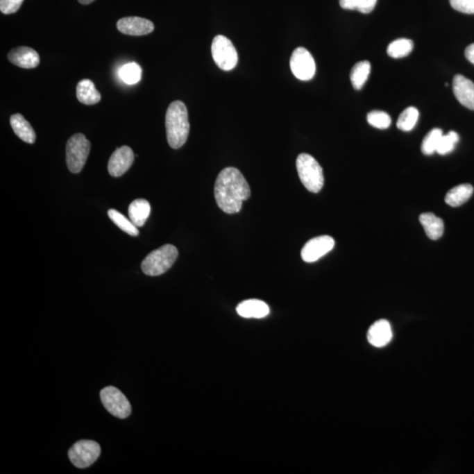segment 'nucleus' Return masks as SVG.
Masks as SVG:
<instances>
[{
	"instance_id": "nucleus-1",
	"label": "nucleus",
	"mask_w": 474,
	"mask_h": 474,
	"mask_svg": "<svg viewBox=\"0 0 474 474\" xmlns=\"http://www.w3.org/2000/svg\"><path fill=\"white\" fill-rule=\"evenodd\" d=\"M250 185L237 168L223 169L218 175L214 185V198L218 207L228 214H237L244 201L251 197Z\"/></svg>"
},
{
	"instance_id": "nucleus-2",
	"label": "nucleus",
	"mask_w": 474,
	"mask_h": 474,
	"mask_svg": "<svg viewBox=\"0 0 474 474\" xmlns=\"http://www.w3.org/2000/svg\"><path fill=\"white\" fill-rule=\"evenodd\" d=\"M167 140L172 149H180L187 141L190 124L188 121V111L183 102H172L165 116Z\"/></svg>"
},
{
	"instance_id": "nucleus-3",
	"label": "nucleus",
	"mask_w": 474,
	"mask_h": 474,
	"mask_svg": "<svg viewBox=\"0 0 474 474\" xmlns=\"http://www.w3.org/2000/svg\"><path fill=\"white\" fill-rule=\"evenodd\" d=\"M178 256L177 248L171 244H165L144 258L142 262V270L148 276H159L170 269Z\"/></svg>"
},
{
	"instance_id": "nucleus-4",
	"label": "nucleus",
	"mask_w": 474,
	"mask_h": 474,
	"mask_svg": "<svg viewBox=\"0 0 474 474\" xmlns=\"http://www.w3.org/2000/svg\"><path fill=\"white\" fill-rule=\"evenodd\" d=\"M296 168L301 183L308 191L318 194L323 189V168L312 155L306 153L298 155Z\"/></svg>"
},
{
	"instance_id": "nucleus-5",
	"label": "nucleus",
	"mask_w": 474,
	"mask_h": 474,
	"mask_svg": "<svg viewBox=\"0 0 474 474\" xmlns=\"http://www.w3.org/2000/svg\"><path fill=\"white\" fill-rule=\"evenodd\" d=\"M91 144L85 135L76 134L66 144V162L69 171L78 173L84 168L90 153Z\"/></svg>"
},
{
	"instance_id": "nucleus-6",
	"label": "nucleus",
	"mask_w": 474,
	"mask_h": 474,
	"mask_svg": "<svg viewBox=\"0 0 474 474\" xmlns=\"http://www.w3.org/2000/svg\"><path fill=\"white\" fill-rule=\"evenodd\" d=\"M211 51L215 64L223 71H231L237 66L238 62L237 49L226 36H215L212 42Z\"/></svg>"
},
{
	"instance_id": "nucleus-7",
	"label": "nucleus",
	"mask_w": 474,
	"mask_h": 474,
	"mask_svg": "<svg viewBox=\"0 0 474 474\" xmlns=\"http://www.w3.org/2000/svg\"><path fill=\"white\" fill-rule=\"evenodd\" d=\"M101 453V446L95 441L81 440L69 449V457L73 465L84 469L95 463Z\"/></svg>"
},
{
	"instance_id": "nucleus-8",
	"label": "nucleus",
	"mask_w": 474,
	"mask_h": 474,
	"mask_svg": "<svg viewBox=\"0 0 474 474\" xmlns=\"http://www.w3.org/2000/svg\"><path fill=\"white\" fill-rule=\"evenodd\" d=\"M101 399L105 409L117 418H128L131 414V405L127 397L115 387L101 390Z\"/></svg>"
},
{
	"instance_id": "nucleus-9",
	"label": "nucleus",
	"mask_w": 474,
	"mask_h": 474,
	"mask_svg": "<svg viewBox=\"0 0 474 474\" xmlns=\"http://www.w3.org/2000/svg\"><path fill=\"white\" fill-rule=\"evenodd\" d=\"M291 71L295 78L303 81L312 79L316 74V62L310 51L304 48H297L290 59Z\"/></svg>"
},
{
	"instance_id": "nucleus-10",
	"label": "nucleus",
	"mask_w": 474,
	"mask_h": 474,
	"mask_svg": "<svg viewBox=\"0 0 474 474\" xmlns=\"http://www.w3.org/2000/svg\"><path fill=\"white\" fill-rule=\"evenodd\" d=\"M335 247V240L330 235H321L313 238L304 245L301 258L307 263H314L330 253Z\"/></svg>"
},
{
	"instance_id": "nucleus-11",
	"label": "nucleus",
	"mask_w": 474,
	"mask_h": 474,
	"mask_svg": "<svg viewBox=\"0 0 474 474\" xmlns=\"http://www.w3.org/2000/svg\"><path fill=\"white\" fill-rule=\"evenodd\" d=\"M135 160L134 152L128 146L118 148L111 155L108 162L109 174L112 177H121L132 167Z\"/></svg>"
},
{
	"instance_id": "nucleus-12",
	"label": "nucleus",
	"mask_w": 474,
	"mask_h": 474,
	"mask_svg": "<svg viewBox=\"0 0 474 474\" xmlns=\"http://www.w3.org/2000/svg\"><path fill=\"white\" fill-rule=\"evenodd\" d=\"M118 31L122 34L132 36H142L154 31V24L147 19L141 17H125L119 19Z\"/></svg>"
},
{
	"instance_id": "nucleus-13",
	"label": "nucleus",
	"mask_w": 474,
	"mask_h": 474,
	"mask_svg": "<svg viewBox=\"0 0 474 474\" xmlns=\"http://www.w3.org/2000/svg\"><path fill=\"white\" fill-rule=\"evenodd\" d=\"M453 92L464 107L474 110V84L470 79L457 74L453 78Z\"/></svg>"
},
{
	"instance_id": "nucleus-14",
	"label": "nucleus",
	"mask_w": 474,
	"mask_h": 474,
	"mask_svg": "<svg viewBox=\"0 0 474 474\" xmlns=\"http://www.w3.org/2000/svg\"><path fill=\"white\" fill-rule=\"evenodd\" d=\"M392 327L387 320L377 321L371 326L367 334L368 342L377 348L387 346L392 340Z\"/></svg>"
},
{
	"instance_id": "nucleus-15",
	"label": "nucleus",
	"mask_w": 474,
	"mask_h": 474,
	"mask_svg": "<svg viewBox=\"0 0 474 474\" xmlns=\"http://www.w3.org/2000/svg\"><path fill=\"white\" fill-rule=\"evenodd\" d=\"M8 60L23 69H34L40 64V56L34 49L18 47L8 53Z\"/></svg>"
},
{
	"instance_id": "nucleus-16",
	"label": "nucleus",
	"mask_w": 474,
	"mask_h": 474,
	"mask_svg": "<svg viewBox=\"0 0 474 474\" xmlns=\"http://www.w3.org/2000/svg\"><path fill=\"white\" fill-rule=\"evenodd\" d=\"M237 312L242 317L261 319L269 314L270 308L260 300H247L238 305Z\"/></svg>"
},
{
	"instance_id": "nucleus-17",
	"label": "nucleus",
	"mask_w": 474,
	"mask_h": 474,
	"mask_svg": "<svg viewBox=\"0 0 474 474\" xmlns=\"http://www.w3.org/2000/svg\"><path fill=\"white\" fill-rule=\"evenodd\" d=\"M10 124H11L15 135L19 139H22L26 144H34L36 139L35 132L31 124L26 120L24 116L19 114L12 115L11 118H10Z\"/></svg>"
},
{
	"instance_id": "nucleus-18",
	"label": "nucleus",
	"mask_w": 474,
	"mask_h": 474,
	"mask_svg": "<svg viewBox=\"0 0 474 474\" xmlns=\"http://www.w3.org/2000/svg\"><path fill=\"white\" fill-rule=\"evenodd\" d=\"M151 212L150 202L144 200V198H138V200L133 201L128 207L129 219L137 228L144 226L146 221L150 217Z\"/></svg>"
},
{
	"instance_id": "nucleus-19",
	"label": "nucleus",
	"mask_w": 474,
	"mask_h": 474,
	"mask_svg": "<svg viewBox=\"0 0 474 474\" xmlns=\"http://www.w3.org/2000/svg\"><path fill=\"white\" fill-rule=\"evenodd\" d=\"M419 221L430 239L439 240L443 237L444 225L442 219L434 214L425 213L420 215Z\"/></svg>"
},
{
	"instance_id": "nucleus-20",
	"label": "nucleus",
	"mask_w": 474,
	"mask_h": 474,
	"mask_svg": "<svg viewBox=\"0 0 474 474\" xmlns=\"http://www.w3.org/2000/svg\"><path fill=\"white\" fill-rule=\"evenodd\" d=\"M77 98L82 104L91 105L101 101V95L92 81L83 79L77 85Z\"/></svg>"
},
{
	"instance_id": "nucleus-21",
	"label": "nucleus",
	"mask_w": 474,
	"mask_h": 474,
	"mask_svg": "<svg viewBox=\"0 0 474 474\" xmlns=\"http://www.w3.org/2000/svg\"><path fill=\"white\" fill-rule=\"evenodd\" d=\"M473 194V185L464 184L453 187L447 192L446 202L452 208L460 207L469 200Z\"/></svg>"
},
{
	"instance_id": "nucleus-22",
	"label": "nucleus",
	"mask_w": 474,
	"mask_h": 474,
	"mask_svg": "<svg viewBox=\"0 0 474 474\" xmlns=\"http://www.w3.org/2000/svg\"><path fill=\"white\" fill-rule=\"evenodd\" d=\"M371 64L368 61H361L354 65L350 71L351 84L356 90L362 89L371 73Z\"/></svg>"
},
{
	"instance_id": "nucleus-23",
	"label": "nucleus",
	"mask_w": 474,
	"mask_h": 474,
	"mask_svg": "<svg viewBox=\"0 0 474 474\" xmlns=\"http://www.w3.org/2000/svg\"><path fill=\"white\" fill-rule=\"evenodd\" d=\"M414 49V42L409 39H397L391 42L387 48V54L393 58H403L409 56Z\"/></svg>"
},
{
	"instance_id": "nucleus-24",
	"label": "nucleus",
	"mask_w": 474,
	"mask_h": 474,
	"mask_svg": "<svg viewBox=\"0 0 474 474\" xmlns=\"http://www.w3.org/2000/svg\"><path fill=\"white\" fill-rule=\"evenodd\" d=\"M109 218L111 219L112 221L121 228L122 231L126 232V233L131 235V237H137L139 235V231L137 227L135 226L134 223L130 220L124 214H121L115 210H109L108 212Z\"/></svg>"
},
{
	"instance_id": "nucleus-25",
	"label": "nucleus",
	"mask_w": 474,
	"mask_h": 474,
	"mask_svg": "<svg viewBox=\"0 0 474 474\" xmlns=\"http://www.w3.org/2000/svg\"><path fill=\"white\" fill-rule=\"evenodd\" d=\"M419 119V111L417 108L409 107L405 109L399 116L397 128L400 130L409 132L416 127Z\"/></svg>"
},
{
	"instance_id": "nucleus-26",
	"label": "nucleus",
	"mask_w": 474,
	"mask_h": 474,
	"mask_svg": "<svg viewBox=\"0 0 474 474\" xmlns=\"http://www.w3.org/2000/svg\"><path fill=\"white\" fill-rule=\"evenodd\" d=\"M378 0H339L341 8L357 10L362 13H370L375 8Z\"/></svg>"
},
{
	"instance_id": "nucleus-27",
	"label": "nucleus",
	"mask_w": 474,
	"mask_h": 474,
	"mask_svg": "<svg viewBox=\"0 0 474 474\" xmlns=\"http://www.w3.org/2000/svg\"><path fill=\"white\" fill-rule=\"evenodd\" d=\"M443 134L440 128H434L432 131L428 133V135L424 137L422 144V151L424 155H430L437 152V146L439 144L441 138Z\"/></svg>"
},
{
	"instance_id": "nucleus-28",
	"label": "nucleus",
	"mask_w": 474,
	"mask_h": 474,
	"mask_svg": "<svg viewBox=\"0 0 474 474\" xmlns=\"http://www.w3.org/2000/svg\"><path fill=\"white\" fill-rule=\"evenodd\" d=\"M120 77L126 84H137L142 78L140 65H137V62H130V64L125 65L120 69Z\"/></svg>"
},
{
	"instance_id": "nucleus-29",
	"label": "nucleus",
	"mask_w": 474,
	"mask_h": 474,
	"mask_svg": "<svg viewBox=\"0 0 474 474\" xmlns=\"http://www.w3.org/2000/svg\"><path fill=\"white\" fill-rule=\"evenodd\" d=\"M459 141V137L456 132L450 131L448 134L443 135L437 146V153L443 155L450 153L454 151Z\"/></svg>"
},
{
	"instance_id": "nucleus-30",
	"label": "nucleus",
	"mask_w": 474,
	"mask_h": 474,
	"mask_svg": "<svg viewBox=\"0 0 474 474\" xmlns=\"http://www.w3.org/2000/svg\"><path fill=\"white\" fill-rule=\"evenodd\" d=\"M367 121L373 127L379 129H387L390 127L391 117L389 114L382 111H373L367 115Z\"/></svg>"
},
{
	"instance_id": "nucleus-31",
	"label": "nucleus",
	"mask_w": 474,
	"mask_h": 474,
	"mask_svg": "<svg viewBox=\"0 0 474 474\" xmlns=\"http://www.w3.org/2000/svg\"><path fill=\"white\" fill-rule=\"evenodd\" d=\"M453 9L466 15H474V0H450Z\"/></svg>"
},
{
	"instance_id": "nucleus-32",
	"label": "nucleus",
	"mask_w": 474,
	"mask_h": 474,
	"mask_svg": "<svg viewBox=\"0 0 474 474\" xmlns=\"http://www.w3.org/2000/svg\"><path fill=\"white\" fill-rule=\"evenodd\" d=\"M24 0H0V11L4 15H11L18 11Z\"/></svg>"
},
{
	"instance_id": "nucleus-33",
	"label": "nucleus",
	"mask_w": 474,
	"mask_h": 474,
	"mask_svg": "<svg viewBox=\"0 0 474 474\" xmlns=\"http://www.w3.org/2000/svg\"><path fill=\"white\" fill-rule=\"evenodd\" d=\"M465 56L467 60L474 65V43L466 49Z\"/></svg>"
},
{
	"instance_id": "nucleus-34",
	"label": "nucleus",
	"mask_w": 474,
	"mask_h": 474,
	"mask_svg": "<svg viewBox=\"0 0 474 474\" xmlns=\"http://www.w3.org/2000/svg\"><path fill=\"white\" fill-rule=\"evenodd\" d=\"M94 1H95V0H78V2L82 5H89Z\"/></svg>"
}]
</instances>
